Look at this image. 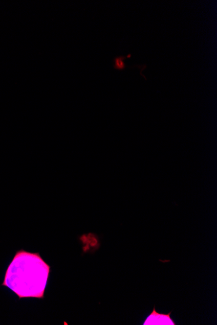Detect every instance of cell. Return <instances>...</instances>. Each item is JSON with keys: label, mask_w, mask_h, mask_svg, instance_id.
<instances>
[{"label": "cell", "mask_w": 217, "mask_h": 325, "mask_svg": "<svg viewBox=\"0 0 217 325\" xmlns=\"http://www.w3.org/2000/svg\"><path fill=\"white\" fill-rule=\"evenodd\" d=\"M171 312L168 314H160L156 312L154 307L153 312L147 317L143 325H175V322L171 319Z\"/></svg>", "instance_id": "7a4b0ae2"}, {"label": "cell", "mask_w": 217, "mask_h": 325, "mask_svg": "<svg viewBox=\"0 0 217 325\" xmlns=\"http://www.w3.org/2000/svg\"><path fill=\"white\" fill-rule=\"evenodd\" d=\"M131 57V54L127 55V56H125V55H120V56L115 57V59H113V67H114L117 71H124V69L129 68L128 66H126V63H125V60L129 59V58Z\"/></svg>", "instance_id": "3957f363"}, {"label": "cell", "mask_w": 217, "mask_h": 325, "mask_svg": "<svg viewBox=\"0 0 217 325\" xmlns=\"http://www.w3.org/2000/svg\"><path fill=\"white\" fill-rule=\"evenodd\" d=\"M51 267L38 252L19 250L9 264L2 286L21 298H45Z\"/></svg>", "instance_id": "6da1fadb"}]
</instances>
